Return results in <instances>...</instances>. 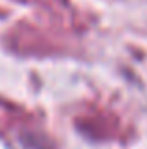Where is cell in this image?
I'll return each mask as SVG.
<instances>
[]
</instances>
